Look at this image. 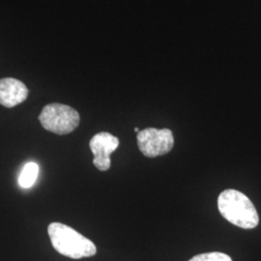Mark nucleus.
<instances>
[{
  "label": "nucleus",
  "mask_w": 261,
  "mask_h": 261,
  "mask_svg": "<svg viewBox=\"0 0 261 261\" xmlns=\"http://www.w3.org/2000/svg\"><path fill=\"white\" fill-rule=\"evenodd\" d=\"M47 233L56 252L67 257L80 259L93 256L97 252L96 246L91 240L69 225L51 223L47 227Z\"/></svg>",
  "instance_id": "2"
},
{
  "label": "nucleus",
  "mask_w": 261,
  "mask_h": 261,
  "mask_svg": "<svg viewBox=\"0 0 261 261\" xmlns=\"http://www.w3.org/2000/svg\"><path fill=\"white\" fill-rule=\"evenodd\" d=\"M80 120L79 112L62 103H49L39 115V121L44 129L60 136L75 130Z\"/></svg>",
  "instance_id": "3"
},
{
  "label": "nucleus",
  "mask_w": 261,
  "mask_h": 261,
  "mask_svg": "<svg viewBox=\"0 0 261 261\" xmlns=\"http://www.w3.org/2000/svg\"><path fill=\"white\" fill-rule=\"evenodd\" d=\"M137 138L140 152L148 158L166 155L174 145L172 132L168 129L147 128L140 130Z\"/></svg>",
  "instance_id": "4"
},
{
  "label": "nucleus",
  "mask_w": 261,
  "mask_h": 261,
  "mask_svg": "<svg viewBox=\"0 0 261 261\" xmlns=\"http://www.w3.org/2000/svg\"><path fill=\"white\" fill-rule=\"evenodd\" d=\"M135 130H136V132H138V133L140 132V130H139V128H138V127H136V128H135Z\"/></svg>",
  "instance_id": "9"
},
{
  "label": "nucleus",
  "mask_w": 261,
  "mask_h": 261,
  "mask_svg": "<svg viewBox=\"0 0 261 261\" xmlns=\"http://www.w3.org/2000/svg\"><path fill=\"white\" fill-rule=\"evenodd\" d=\"M39 175V166L36 163H28L21 170L19 177V186L30 188L33 186Z\"/></svg>",
  "instance_id": "7"
},
{
  "label": "nucleus",
  "mask_w": 261,
  "mask_h": 261,
  "mask_svg": "<svg viewBox=\"0 0 261 261\" xmlns=\"http://www.w3.org/2000/svg\"><path fill=\"white\" fill-rule=\"evenodd\" d=\"M119 145L118 138L107 132H101L95 135L89 142V147L93 153V164L101 171L111 168V155Z\"/></svg>",
  "instance_id": "5"
},
{
  "label": "nucleus",
  "mask_w": 261,
  "mask_h": 261,
  "mask_svg": "<svg viewBox=\"0 0 261 261\" xmlns=\"http://www.w3.org/2000/svg\"><path fill=\"white\" fill-rule=\"evenodd\" d=\"M28 96L25 84L14 77L0 80V105L5 108H14L24 102Z\"/></svg>",
  "instance_id": "6"
},
{
  "label": "nucleus",
  "mask_w": 261,
  "mask_h": 261,
  "mask_svg": "<svg viewBox=\"0 0 261 261\" xmlns=\"http://www.w3.org/2000/svg\"><path fill=\"white\" fill-rule=\"evenodd\" d=\"M189 261H232V259L229 255L223 252H212L198 254Z\"/></svg>",
  "instance_id": "8"
},
{
  "label": "nucleus",
  "mask_w": 261,
  "mask_h": 261,
  "mask_svg": "<svg viewBox=\"0 0 261 261\" xmlns=\"http://www.w3.org/2000/svg\"><path fill=\"white\" fill-rule=\"evenodd\" d=\"M218 208L225 220L244 229L254 228L259 223L257 211L250 198L233 189L221 193Z\"/></svg>",
  "instance_id": "1"
}]
</instances>
